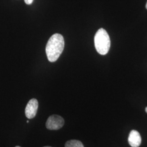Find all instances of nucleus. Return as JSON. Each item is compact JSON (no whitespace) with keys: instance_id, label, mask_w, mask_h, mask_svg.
<instances>
[{"instance_id":"0eeeda50","label":"nucleus","mask_w":147,"mask_h":147,"mask_svg":"<svg viewBox=\"0 0 147 147\" xmlns=\"http://www.w3.org/2000/svg\"><path fill=\"white\" fill-rule=\"evenodd\" d=\"M25 2L26 3L27 5H31L32 3L33 0H24Z\"/></svg>"},{"instance_id":"9b49d317","label":"nucleus","mask_w":147,"mask_h":147,"mask_svg":"<svg viewBox=\"0 0 147 147\" xmlns=\"http://www.w3.org/2000/svg\"><path fill=\"white\" fill-rule=\"evenodd\" d=\"M49 147V146H46V147Z\"/></svg>"},{"instance_id":"423d86ee","label":"nucleus","mask_w":147,"mask_h":147,"mask_svg":"<svg viewBox=\"0 0 147 147\" xmlns=\"http://www.w3.org/2000/svg\"><path fill=\"white\" fill-rule=\"evenodd\" d=\"M65 147H84L82 143L78 140H70L65 143Z\"/></svg>"},{"instance_id":"f03ea898","label":"nucleus","mask_w":147,"mask_h":147,"mask_svg":"<svg viewBox=\"0 0 147 147\" xmlns=\"http://www.w3.org/2000/svg\"><path fill=\"white\" fill-rule=\"evenodd\" d=\"M95 47L97 52L101 55L107 54L110 48L111 40L109 35L104 28H100L94 37Z\"/></svg>"},{"instance_id":"6e6552de","label":"nucleus","mask_w":147,"mask_h":147,"mask_svg":"<svg viewBox=\"0 0 147 147\" xmlns=\"http://www.w3.org/2000/svg\"><path fill=\"white\" fill-rule=\"evenodd\" d=\"M146 113H147V107L146 108Z\"/></svg>"},{"instance_id":"20e7f679","label":"nucleus","mask_w":147,"mask_h":147,"mask_svg":"<svg viewBox=\"0 0 147 147\" xmlns=\"http://www.w3.org/2000/svg\"><path fill=\"white\" fill-rule=\"evenodd\" d=\"M38 108V102L36 99H32L28 101L25 109V115L28 119L35 117Z\"/></svg>"},{"instance_id":"1a4fd4ad","label":"nucleus","mask_w":147,"mask_h":147,"mask_svg":"<svg viewBox=\"0 0 147 147\" xmlns=\"http://www.w3.org/2000/svg\"><path fill=\"white\" fill-rule=\"evenodd\" d=\"M146 9H147V4H146Z\"/></svg>"},{"instance_id":"7ed1b4c3","label":"nucleus","mask_w":147,"mask_h":147,"mask_svg":"<svg viewBox=\"0 0 147 147\" xmlns=\"http://www.w3.org/2000/svg\"><path fill=\"white\" fill-rule=\"evenodd\" d=\"M64 124V120L61 116L52 115L50 116L46 122V127L51 130H57L62 128Z\"/></svg>"},{"instance_id":"f257e3e1","label":"nucleus","mask_w":147,"mask_h":147,"mask_svg":"<svg viewBox=\"0 0 147 147\" xmlns=\"http://www.w3.org/2000/svg\"><path fill=\"white\" fill-rule=\"evenodd\" d=\"M64 47L63 36L58 33L53 35L49 39L45 48L48 60L50 62H56L63 52Z\"/></svg>"},{"instance_id":"f8f14e48","label":"nucleus","mask_w":147,"mask_h":147,"mask_svg":"<svg viewBox=\"0 0 147 147\" xmlns=\"http://www.w3.org/2000/svg\"><path fill=\"white\" fill-rule=\"evenodd\" d=\"M16 147H20V146H16Z\"/></svg>"},{"instance_id":"39448f33","label":"nucleus","mask_w":147,"mask_h":147,"mask_svg":"<svg viewBox=\"0 0 147 147\" xmlns=\"http://www.w3.org/2000/svg\"><path fill=\"white\" fill-rule=\"evenodd\" d=\"M128 142L132 147H140L142 142V138L140 133L136 130H132L129 136Z\"/></svg>"},{"instance_id":"9d476101","label":"nucleus","mask_w":147,"mask_h":147,"mask_svg":"<svg viewBox=\"0 0 147 147\" xmlns=\"http://www.w3.org/2000/svg\"><path fill=\"white\" fill-rule=\"evenodd\" d=\"M27 123H29V121H27Z\"/></svg>"}]
</instances>
